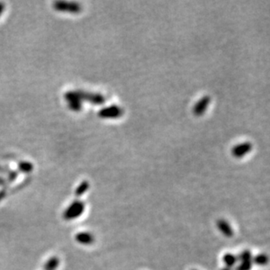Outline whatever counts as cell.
I'll use <instances>...</instances> for the list:
<instances>
[{
  "mask_svg": "<svg viewBox=\"0 0 270 270\" xmlns=\"http://www.w3.org/2000/svg\"><path fill=\"white\" fill-rule=\"evenodd\" d=\"M85 210V204L82 200H75L67 207L63 213V217L66 220H73L77 219L83 214Z\"/></svg>",
  "mask_w": 270,
  "mask_h": 270,
  "instance_id": "6da1fadb",
  "label": "cell"
},
{
  "mask_svg": "<svg viewBox=\"0 0 270 270\" xmlns=\"http://www.w3.org/2000/svg\"><path fill=\"white\" fill-rule=\"evenodd\" d=\"M76 96L82 101V102H89L93 103L95 105H101L105 102L106 99L103 95L100 94H94V93H89L82 90H76L75 91Z\"/></svg>",
  "mask_w": 270,
  "mask_h": 270,
  "instance_id": "7a4b0ae2",
  "label": "cell"
},
{
  "mask_svg": "<svg viewBox=\"0 0 270 270\" xmlns=\"http://www.w3.org/2000/svg\"><path fill=\"white\" fill-rule=\"evenodd\" d=\"M54 8L58 12L78 13L82 11V6L76 2L57 1L54 4Z\"/></svg>",
  "mask_w": 270,
  "mask_h": 270,
  "instance_id": "3957f363",
  "label": "cell"
},
{
  "mask_svg": "<svg viewBox=\"0 0 270 270\" xmlns=\"http://www.w3.org/2000/svg\"><path fill=\"white\" fill-rule=\"evenodd\" d=\"M240 264L235 270H251L253 267V255L249 250H244L238 255Z\"/></svg>",
  "mask_w": 270,
  "mask_h": 270,
  "instance_id": "277c9868",
  "label": "cell"
},
{
  "mask_svg": "<svg viewBox=\"0 0 270 270\" xmlns=\"http://www.w3.org/2000/svg\"><path fill=\"white\" fill-rule=\"evenodd\" d=\"M65 100L68 103V108L75 112H79L83 110V102L79 99L75 91H69L65 94Z\"/></svg>",
  "mask_w": 270,
  "mask_h": 270,
  "instance_id": "5b68a950",
  "label": "cell"
},
{
  "mask_svg": "<svg viewBox=\"0 0 270 270\" xmlns=\"http://www.w3.org/2000/svg\"><path fill=\"white\" fill-rule=\"evenodd\" d=\"M123 115V110L117 105L106 107L99 111V117L102 118H118Z\"/></svg>",
  "mask_w": 270,
  "mask_h": 270,
  "instance_id": "8992f818",
  "label": "cell"
},
{
  "mask_svg": "<svg viewBox=\"0 0 270 270\" xmlns=\"http://www.w3.org/2000/svg\"><path fill=\"white\" fill-rule=\"evenodd\" d=\"M252 150V145L250 143H243L235 146L232 150V154L235 157H242Z\"/></svg>",
  "mask_w": 270,
  "mask_h": 270,
  "instance_id": "52a82bcc",
  "label": "cell"
},
{
  "mask_svg": "<svg viewBox=\"0 0 270 270\" xmlns=\"http://www.w3.org/2000/svg\"><path fill=\"white\" fill-rule=\"evenodd\" d=\"M211 102V98L210 96H204L201 100L196 103L195 107L193 109V113L197 117L202 116L205 111L208 109L209 103Z\"/></svg>",
  "mask_w": 270,
  "mask_h": 270,
  "instance_id": "ba28073f",
  "label": "cell"
},
{
  "mask_svg": "<svg viewBox=\"0 0 270 270\" xmlns=\"http://www.w3.org/2000/svg\"><path fill=\"white\" fill-rule=\"evenodd\" d=\"M75 240L77 242L83 245H91L94 241V235L89 232H81L75 236Z\"/></svg>",
  "mask_w": 270,
  "mask_h": 270,
  "instance_id": "9c48e42d",
  "label": "cell"
},
{
  "mask_svg": "<svg viewBox=\"0 0 270 270\" xmlns=\"http://www.w3.org/2000/svg\"><path fill=\"white\" fill-rule=\"evenodd\" d=\"M217 227L219 228V231L221 232L225 236L232 237L234 235V230L227 220L223 219H219L217 221Z\"/></svg>",
  "mask_w": 270,
  "mask_h": 270,
  "instance_id": "30bf717a",
  "label": "cell"
},
{
  "mask_svg": "<svg viewBox=\"0 0 270 270\" xmlns=\"http://www.w3.org/2000/svg\"><path fill=\"white\" fill-rule=\"evenodd\" d=\"M60 265V259L57 256H52L44 265V270H56Z\"/></svg>",
  "mask_w": 270,
  "mask_h": 270,
  "instance_id": "8fae6325",
  "label": "cell"
},
{
  "mask_svg": "<svg viewBox=\"0 0 270 270\" xmlns=\"http://www.w3.org/2000/svg\"><path fill=\"white\" fill-rule=\"evenodd\" d=\"M223 262L226 264V267L233 268L238 263V256L233 255V254H226L224 255Z\"/></svg>",
  "mask_w": 270,
  "mask_h": 270,
  "instance_id": "7c38bea8",
  "label": "cell"
},
{
  "mask_svg": "<svg viewBox=\"0 0 270 270\" xmlns=\"http://www.w3.org/2000/svg\"><path fill=\"white\" fill-rule=\"evenodd\" d=\"M269 263V257L265 254H259L253 257V263H255L258 266H265Z\"/></svg>",
  "mask_w": 270,
  "mask_h": 270,
  "instance_id": "4fadbf2b",
  "label": "cell"
},
{
  "mask_svg": "<svg viewBox=\"0 0 270 270\" xmlns=\"http://www.w3.org/2000/svg\"><path fill=\"white\" fill-rule=\"evenodd\" d=\"M89 188H90V183L86 180H84L81 184H79L78 187L76 188L75 192V196L82 197L89 190Z\"/></svg>",
  "mask_w": 270,
  "mask_h": 270,
  "instance_id": "5bb4252c",
  "label": "cell"
},
{
  "mask_svg": "<svg viewBox=\"0 0 270 270\" xmlns=\"http://www.w3.org/2000/svg\"><path fill=\"white\" fill-rule=\"evenodd\" d=\"M19 170L21 173H30L33 170V165L31 164L30 162L23 161V162H20L19 164Z\"/></svg>",
  "mask_w": 270,
  "mask_h": 270,
  "instance_id": "9a60e30c",
  "label": "cell"
},
{
  "mask_svg": "<svg viewBox=\"0 0 270 270\" xmlns=\"http://www.w3.org/2000/svg\"><path fill=\"white\" fill-rule=\"evenodd\" d=\"M9 180L10 181H13V180H15L16 178H17V173L16 172H12V173H10V175H9Z\"/></svg>",
  "mask_w": 270,
  "mask_h": 270,
  "instance_id": "2e32d148",
  "label": "cell"
},
{
  "mask_svg": "<svg viewBox=\"0 0 270 270\" xmlns=\"http://www.w3.org/2000/svg\"><path fill=\"white\" fill-rule=\"evenodd\" d=\"M5 197V191L3 190V191H0V201L4 199Z\"/></svg>",
  "mask_w": 270,
  "mask_h": 270,
  "instance_id": "e0dca14e",
  "label": "cell"
},
{
  "mask_svg": "<svg viewBox=\"0 0 270 270\" xmlns=\"http://www.w3.org/2000/svg\"><path fill=\"white\" fill-rule=\"evenodd\" d=\"M4 4L3 3L0 2V16L2 15V13L4 12Z\"/></svg>",
  "mask_w": 270,
  "mask_h": 270,
  "instance_id": "ac0fdd59",
  "label": "cell"
},
{
  "mask_svg": "<svg viewBox=\"0 0 270 270\" xmlns=\"http://www.w3.org/2000/svg\"><path fill=\"white\" fill-rule=\"evenodd\" d=\"M220 270H233L232 268H228V267H225L223 269H221Z\"/></svg>",
  "mask_w": 270,
  "mask_h": 270,
  "instance_id": "d6986e66",
  "label": "cell"
},
{
  "mask_svg": "<svg viewBox=\"0 0 270 270\" xmlns=\"http://www.w3.org/2000/svg\"><path fill=\"white\" fill-rule=\"evenodd\" d=\"M0 185H4V180H2V179H0Z\"/></svg>",
  "mask_w": 270,
  "mask_h": 270,
  "instance_id": "ffe728a7",
  "label": "cell"
},
{
  "mask_svg": "<svg viewBox=\"0 0 270 270\" xmlns=\"http://www.w3.org/2000/svg\"></svg>",
  "mask_w": 270,
  "mask_h": 270,
  "instance_id": "44dd1931",
  "label": "cell"
}]
</instances>
